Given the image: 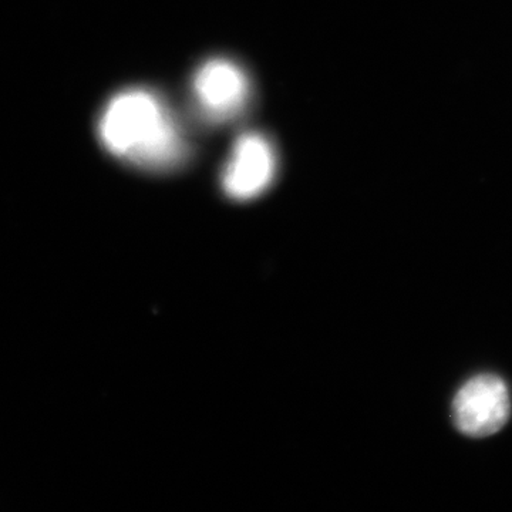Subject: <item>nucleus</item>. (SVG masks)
I'll return each mask as SVG.
<instances>
[{
    "mask_svg": "<svg viewBox=\"0 0 512 512\" xmlns=\"http://www.w3.org/2000/svg\"><path fill=\"white\" fill-rule=\"evenodd\" d=\"M107 147L154 171H173L191 157L183 128L163 101L147 92L121 94L103 123Z\"/></svg>",
    "mask_w": 512,
    "mask_h": 512,
    "instance_id": "nucleus-1",
    "label": "nucleus"
},
{
    "mask_svg": "<svg viewBox=\"0 0 512 512\" xmlns=\"http://www.w3.org/2000/svg\"><path fill=\"white\" fill-rule=\"evenodd\" d=\"M454 426L473 439L493 436L511 416V397L500 376L483 373L468 379L453 400Z\"/></svg>",
    "mask_w": 512,
    "mask_h": 512,
    "instance_id": "nucleus-2",
    "label": "nucleus"
},
{
    "mask_svg": "<svg viewBox=\"0 0 512 512\" xmlns=\"http://www.w3.org/2000/svg\"><path fill=\"white\" fill-rule=\"evenodd\" d=\"M192 94L201 116L211 124L237 119L248 106L251 82L242 67L232 60H207L192 77Z\"/></svg>",
    "mask_w": 512,
    "mask_h": 512,
    "instance_id": "nucleus-3",
    "label": "nucleus"
},
{
    "mask_svg": "<svg viewBox=\"0 0 512 512\" xmlns=\"http://www.w3.org/2000/svg\"><path fill=\"white\" fill-rule=\"evenodd\" d=\"M278 158L271 140L248 131L235 141L221 174L222 190L235 201H251L274 183Z\"/></svg>",
    "mask_w": 512,
    "mask_h": 512,
    "instance_id": "nucleus-4",
    "label": "nucleus"
}]
</instances>
